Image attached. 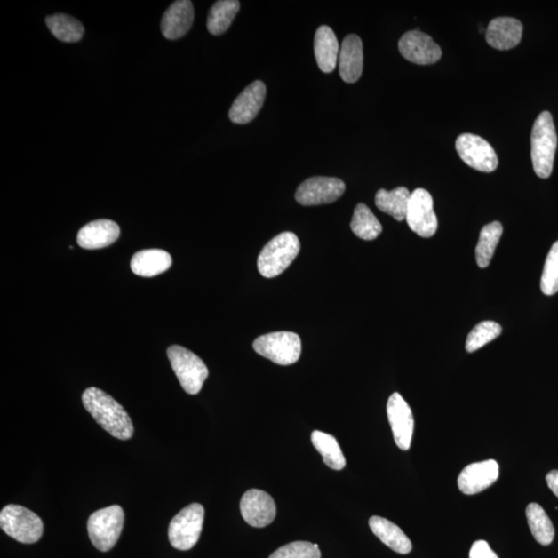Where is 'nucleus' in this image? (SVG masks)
Returning <instances> with one entry per match:
<instances>
[{
  "instance_id": "14",
  "label": "nucleus",
  "mask_w": 558,
  "mask_h": 558,
  "mask_svg": "<svg viewBox=\"0 0 558 558\" xmlns=\"http://www.w3.org/2000/svg\"><path fill=\"white\" fill-rule=\"evenodd\" d=\"M240 511L245 522L257 529L271 524L276 516L275 499L259 490H251L243 494Z\"/></svg>"
},
{
  "instance_id": "31",
  "label": "nucleus",
  "mask_w": 558,
  "mask_h": 558,
  "mask_svg": "<svg viewBox=\"0 0 558 558\" xmlns=\"http://www.w3.org/2000/svg\"><path fill=\"white\" fill-rule=\"evenodd\" d=\"M502 326L493 321H484L475 326L468 334L466 350L468 353L478 351L479 348L490 344L502 333Z\"/></svg>"
},
{
  "instance_id": "33",
  "label": "nucleus",
  "mask_w": 558,
  "mask_h": 558,
  "mask_svg": "<svg viewBox=\"0 0 558 558\" xmlns=\"http://www.w3.org/2000/svg\"><path fill=\"white\" fill-rule=\"evenodd\" d=\"M321 556L318 545L298 541L284 545L269 558H321Z\"/></svg>"
},
{
  "instance_id": "3",
  "label": "nucleus",
  "mask_w": 558,
  "mask_h": 558,
  "mask_svg": "<svg viewBox=\"0 0 558 558\" xmlns=\"http://www.w3.org/2000/svg\"><path fill=\"white\" fill-rule=\"evenodd\" d=\"M300 241L291 232L277 235L265 245L258 258V269L266 278L282 275L300 251Z\"/></svg>"
},
{
  "instance_id": "20",
  "label": "nucleus",
  "mask_w": 558,
  "mask_h": 558,
  "mask_svg": "<svg viewBox=\"0 0 558 558\" xmlns=\"http://www.w3.org/2000/svg\"><path fill=\"white\" fill-rule=\"evenodd\" d=\"M120 227L109 219H99L84 226L78 233L77 243L85 250H100L116 243Z\"/></svg>"
},
{
  "instance_id": "16",
  "label": "nucleus",
  "mask_w": 558,
  "mask_h": 558,
  "mask_svg": "<svg viewBox=\"0 0 558 558\" xmlns=\"http://www.w3.org/2000/svg\"><path fill=\"white\" fill-rule=\"evenodd\" d=\"M266 98V85L262 81H255L245 88L234 100L229 112L231 122L245 124L255 119L262 109Z\"/></svg>"
},
{
  "instance_id": "12",
  "label": "nucleus",
  "mask_w": 558,
  "mask_h": 558,
  "mask_svg": "<svg viewBox=\"0 0 558 558\" xmlns=\"http://www.w3.org/2000/svg\"><path fill=\"white\" fill-rule=\"evenodd\" d=\"M398 48L405 60L416 65H434L442 57V49L433 37L418 30L404 34L399 40Z\"/></svg>"
},
{
  "instance_id": "19",
  "label": "nucleus",
  "mask_w": 558,
  "mask_h": 558,
  "mask_svg": "<svg viewBox=\"0 0 558 558\" xmlns=\"http://www.w3.org/2000/svg\"><path fill=\"white\" fill-rule=\"evenodd\" d=\"M523 27L515 18L493 19L486 30V41L498 50L515 48L522 37Z\"/></svg>"
},
{
  "instance_id": "27",
  "label": "nucleus",
  "mask_w": 558,
  "mask_h": 558,
  "mask_svg": "<svg viewBox=\"0 0 558 558\" xmlns=\"http://www.w3.org/2000/svg\"><path fill=\"white\" fill-rule=\"evenodd\" d=\"M312 442L328 467L334 471H341L345 468L347 465L345 455L334 436L315 430L312 434Z\"/></svg>"
},
{
  "instance_id": "9",
  "label": "nucleus",
  "mask_w": 558,
  "mask_h": 558,
  "mask_svg": "<svg viewBox=\"0 0 558 558\" xmlns=\"http://www.w3.org/2000/svg\"><path fill=\"white\" fill-rule=\"evenodd\" d=\"M455 147L461 160L480 172L491 173L498 166L496 150L483 138L473 134L460 135L456 140Z\"/></svg>"
},
{
  "instance_id": "35",
  "label": "nucleus",
  "mask_w": 558,
  "mask_h": 558,
  "mask_svg": "<svg viewBox=\"0 0 558 558\" xmlns=\"http://www.w3.org/2000/svg\"><path fill=\"white\" fill-rule=\"evenodd\" d=\"M546 481L551 491L558 498V471H551L546 475Z\"/></svg>"
},
{
  "instance_id": "4",
  "label": "nucleus",
  "mask_w": 558,
  "mask_h": 558,
  "mask_svg": "<svg viewBox=\"0 0 558 558\" xmlns=\"http://www.w3.org/2000/svg\"><path fill=\"white\" fill-rule=\"evenodd\" d=\"M124 512L120 506H111L108 508L95 511L87 522L88 535L95 548L107 553L118 541L124 529Z\"/></svg>"
},
{
  "instance_id": "7",
  "label": "nucleus",
  "mask_w": 558,
  "mask_h": 558,
  "mask_svg": "<svg viewBox=\"0 0 558 558\" xmlns=\"http://www.w3.org/2000/svg\"><path fill=\"white\" fill-rule=\"evenodd\" d=\"M252 347L262 357L283 366L296 363L302 351L299 335L287 331L259 336Z\"/></svg>"
},
{
  "instance_id": "13",
  "label": "nucleus",
  "mask_w": 558,
  "mask_h": 558,
  "mask_svg": "<svg viewBox=\"0 0 558 558\" xmlns=\"http://www.w3.org/2000/svg\"><path fill=\"white\" fill-rule=\"evenodd\" d=\"M393 436L399 449L408 451L414 434V417L407 402L399 393H393L387 403Z\"/></svg>"
},
{
  "instance_id": "24",
  "label": "nucleus",
  "mask_w": 558,
  "mask_h": 558,
  "mask_svg": "<svg viewBox=\"0 0 558 558\" xmlns=\"http://www.w3.org/2000/svg\"><path fill=\"white\" fill-rule=\"evenodd\" d=\"M410 199L409 189L403 187L391 192L379 189L376 195V205L380 211L391 215L398 221H403L407 218Z\"/></svg>"
},
{
  "instance_id": "34",
  "label": "nucleus",
  "mask_w": 558,
  "mask_h": 558,
  "mask_svg": "<svg viewBox=\"0 0 558 558\" xmlns=\"http://www.w3.org/2000/svg\"><path fill=\"white\" fill-rule=\"evenodd\" d=\"M469 558H498L486 541L474 542L469 550Z\"/></svg>"
},
{
  "instance_id": "15",
  "label": "nucleus",
  "mask_w": 558,
  "mask_h": 558,
  "mask_svg": "<svg viewBox=\"0 0 558 558\" xmlns=\"http://www.w3.org/2000/svg\"><path fill=\"white\" fill-rule=\"evenodd\" d=\"M498 475L499 466L496 460L475 462L462 469L458 483L462 493L473 496L496 483Z\"/></svg>"
},
{
  "instance_id": "5",
  "label": "nucleus",
  "mask_w": 558,
  "mask_h": 558,
  "mask_svg": "<svg viewBox=\"0 0 558 558\" xmlns=\"http://www.w3.org/2000/svg\"><path fill=\"white\" fill-rule=\"evenodd\" d=\"M168 357L183 390L190 395H198L209 374L203 360L180 346L170 347Z\"/></svg>"
},
{
  "instance_id": "1",
  "label": "nucleus",
  "mask_w": 558,
  "mask_h": 558,
  "mask_svg": "<svg viewBox=\"0 0 558 558\" xmlns=\"http://www.w3.org/2000/svg\"><path fill=\"white\" fill-rule=\"evenodd\" d=\"M82 403L94 420L112 436L126 441L134 434V425L129 414L106 392L92 387L84 391Z\"/></svg>"
},
{
  "instance_id": "23",
  "label": "nucleus",
  "mask_w": 558,
  "mask_h": 558,
  "mask_svg": "<svg viewBox=\"0 0 558 558\" xmlns=\"http://www.w3.org/2000/svg\"><path fill=\"white\" fill-rule=\"evenodd\" d=\"M370 526L374 535H376L380 541H382L386 546H388L393 551L399 554H408L411 553L413 545L410 541V538L402 529L390 522V520L379 517L372 516L370 519Z\"/></svg>"
},
{
  "instance_id": "32",
  "label": "nucleus",
  "mask_w": 558,
  "mask_h": 558,
  "mask_svg": "<svg viewBox=\"0 0 558 558\" xmlns=\"http://www.w3.org/2000/svg\"><path fill=\"white\" fill-rule=\"evenodd\" d=\"M541 290L547 296H553L558 291V241L551 247L545 262Z\"/></svg>"
},
{
  "instance_id": "22",
  "label": "nucleus",
  "mask_w": 558,
  "mask_h": 558,
  "mask_svg": "<svg viewBox=\"0 0 558 558\" xmlns=\"http://www.w3.org/2000/svg\"><path fill=\"white\" fill-rule=\"evenodd\" d=\"M172 266V258L166 251L145 250L132 258L131 268L135 275L154 277L166 272Z\"/></svg>"
},
{
  "instance_id": "10",
  "label": "nucleus",
  "mask_w": 558,
  "mask_h": 558,
  "mask_svg": "<svg viewBox=\"0 0 558 558\" xmlns=\"http://www.w3.org/2000/svg\"><path fill=\"white\" fill-rule=\"evenodd\" d=\"M411 230L423 238L433 237L439 227L433 196L426 189L417 188L411 194L407 218Z\"/></svg>"
},
{
  "instance_id": "17",
  "label": "nucleus",
  "mask_w": 558,
  "mask_h": 558,
  "mask_svg": "<svg viewBox=\"0 0 558 558\" xmlns=\"http://www.w3.org/2000/svg\"><path fill=\"white\" fill-rule=\"evenodd\" d=\"M195 11L192 2L179 0L170 5L162 19L161 28L168 40H179L185 36L194 23Z\"/></svg>"
},
{
  "instance_id": "11",
  "label": "nucleus",
  "mask_w": 558,
  "mask_h": 558,
  "mask_svg": "<svg viewBox=\"0 0 558 558\" xmlns=\"http://www.w3.org/2000/svg\"><path fill=\"white\" fill-rule=\"evenodd\" d=\"M345 190V182L339 179L312 177L298 187L295 198L303 206L324 205L339 200Z\"/></svg>"
},
{
  "instance_id": "30",
  "label": "nucleus",
  "mask_w": 558,
  "mask_h": 558,
  "mask_svg": "<svg viewBox=\"0 0 558 558\" xmlns=\"http://www.w3.org/2000/svg\"><path fill=\"white\" fill-rule=\"evenodd\" d=\"M351 230L357 237L366 241L377 239L382 233L383 227L371 209L363 203L355 208L351 221Z\"/></svg>"
},
{
  "instance_id": "21",
  "label": "nucleus",
  "mask_w": 558,
  "mask_h": 558,
  "mask_svg": "<svg viewBox=\"0 0 558 558\" xmlns=\"http://www.w3.org/2000/svg\"><path fill=\"white\" fill-rule=\"evenodd\" d=\"M316 63L322 72L332 73L339 63L340 47L334 31L323 25L316 30L314 42Z\"/></svg>"
},
{
  "instance_id": "28",
  "label": "nucleus",
  "mask_w": 558,
  "mask_h": 558,
  "mask_svg": "<svg viewBox=\"0 0 558 558\" xmlns=\"http://www.w3.org/2000/svg\"><path fill=\"white\" fill-rule=\"evenodd\" d=\"M503 232L504 227L499 221H493L482 229L478 245L475 247V259L480 268L490 266Z\"/></svg>"
},
{
  "instance_id": "18",
  "label": "nucleus",
  "mask_w": 558,
  "mask_h": 558,
  "mask_svg": "<svg viewBox=\"0 0 558 558\" xmlns=\"http://www.w3.org/2000/svg\"><path fill=\"white\" fill-rule=\"evenodd\" d=\"M339 75L347 84L357 82L363 72V44L356 35H348L340 46Z\"/></svg>"
},
{
  "instance_id": "8",
  "label": "nucleus",
  "mask_w": 558,
  "mask_h": 558,
  "mask_svg": "<svg viewBox=\"0 0 558 558\" xmlns=\"http://www.w3.org/2000/svg\"><path fill=\"white\" fill-rule=\"evenodd\" d=\"M205 510L200 504H192L181 510L169 525V541L176 549L187 551L198 543Z\"/></svg>"
},
{
  "instance_id": "29",
  "label": "nucleus",
  "mask_w": 558,
  "mask_h": 558,
  "mask_svg": "<svg viewBox=\"0 0 558 558\" xmlns=\"http://www.w3.org/2000/svg\"><path fill=\"white\" fill-rule=\"evenodd\" d=\"M48 28L57 40L65 43H75L82 39L84 35V28L82 23L74 17L57 14L46 19Z\"/></svg>"
},
{
  "instance_id": "2",
  "label": "nucleus",
  "mask_w": 558,
  "mask_h": 558,
  "mask_svg": "<svg viewBox=\"0 0 558 558\" xmlns=\"http://www.w3.org/2000/svg\"><path fill=\"white\" fill-rule=\"evenodd\" d=\"M530 143L535 172L540 179H546L553 173L557 147V135L550 112L544 111L537 117L532 126Z\"/></svg>"
},
{
  "instance_id": "6",
  "label": "nucleus",
  "mask_w": 558,
  "mask_h": 558,
  "mask_svg": "<svg viewBox=\"0 0 558 558\" xmlns=\"http://www.w3.org/2000/svg\"><path fill=\"white\" fill-rule=\"evenodd\" d=\"M0 526L6 535L23 544H34L43 536L39 516L22 506L9 505L0 513Z\"/></svg>"
},
{
  "instance_id": "26",
  "label": "nucleus",
  "mask_w": 558,
  "mask_h": 558,
  "mask_svg": "<svg viewBox=\"0 0 558 558\" xmlns=\"http://www.w3.org/2000/svg\"><path fill=\"white\" fill-rule=\"evenodd\" d=\"M526 518L531 534L538 543L543 546H548L553 543L555 535L554 526L540 505L530 504L526 508Z\"/></svg>"
},
{
  "instance_id": "25",
  "label": "nucleus",
  "mask_w": 558,
  "mask_h": 558,
  "mask_svg": "<svg viewBox=\"0 0 558 558\" xmlns=\"http://www.w3.org/2000/svg\"><path fill=\"white\" fill-rule=\"evenodd\" d=\"M240 10L238 0H220L212 5L209 12L207 28L213 36H220L226 33L237 16Z\"/></svg>"
}]
</instances>
